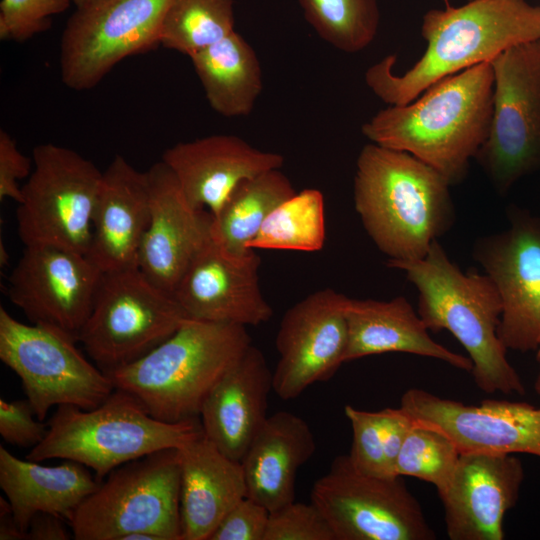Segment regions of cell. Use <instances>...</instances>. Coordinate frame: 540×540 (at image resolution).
Instances as JSON below:
<instances>
[{"label": "cell", "instance_id": "cell-11", "mask_svg": "<svg viewBox=\"0 0 540 540\" xmlns=\"http://www.w3.org/2000/svg\"><path fill=\"white\" fill-rule=\"evenodd\" d=\"M490 64L492 119L475 160L503 195L540 170V39L508 48Z\"/></svg>", "mask_w": 540, "mask_h": 540}, {"label": "cell", "instance_id": "cell-43", "mask_svg": "<svg viewBox=\"0 0 540 540\" xmlns=\"http://www.w3.org/2000/svg\"><path fill=\"white\" fill-rule=\"evenodd\" d=\"M121 540H163L156 533L149 531H136L125 535Z\"/></svg>", "mask_w": 540, "mask_h": 540}, {"label": "cell", "instance_id": "cell-24", "mask_svg": "<svg viewBox=\"0 0 540 540\" xmlns=\"http://www.w3.org/2000/svg\"><path fill=\"white\" fill-rule=\"evenodd\" d=\"M182 540H209L225 515L247 497L241 462L202 433L178 449Z\"/></svg>", "mask_w": 540, "mask_h": 540}, {"label": "cell", "instance_id": "cell-14", "mask_svg": "<svg viewBox=\"0 0 540 540\" xmlns=\"http://www.w3.org/2000/svg\"><path fill=\"white\" fill-rule=\"evenodd\" d=\"M506 230L477 239L473 257L493 281L502 303L498 336L520 352L540 341V217L510 206Z\"/></svg>", "mask_w": 540, "mask_h": 540}, {"label": "cell", "instance_id": "cell-26", "mask_svg": "<svg viewBox=\"0 0 540 540\" xmlns=\"http://www.w3.org/2000/svg\"><path fill=\"white\" fill-rule=\"evenodd\" d=\"M315 450L303 418L287 411L268 416L241 460L247 497L270 512L293 502L297 471Z\"/></svg>", "mask_w": 540, "mask_h": 540}, {"label": "cell", "instance_id": "cell-10", "mask_svg": "<svg viewBox=\"0 0 540 540\" xmlns=\"http://www.w3.org/2000/svg\"><path fill=\"white\" fill-rule=\"evenodd\" d=\"M67 333L25 324L0 307V359L21 380L36 417L50 408L74 405L89 410L114 391L110 377L87 360Z\"/></svg>", "mask_w": 540, "mask_h": 540}, {"label": "cell", "instance_id": "cell-44", "mask_svg": "<svg viewBox=\"0 0 540 540\" xmlns=\"http://www.w3.org/2000/svg\"><path fill=\"white\" fill-rule=\"evenodd\" d=\"M8 263V253L3 245V242L1 240L0 242V264L1 266H5Z\"/></svg>", "mask_w": 540, "mask_h": 540}, {"label": "cell", "instance_id": "cell-35", "mask_svg": "<svg viewBox=\"0 0 540 540\" xmlns=\"http://www.w3.org/2000/svg\"><path fill=\"white\" fill-rule=\"evenodd\" d=\"M71 0H1L0 39L24 42L50 29L51 17L65 12Z\"/></svg>", "mask_w": 540, "mask_h": 540}, {"label": "cell", "instance_id": "cell-21", "mask_svg": "<svg viewBox=\"0 0 540 540\" xmlns=\"http://www.w3.org/2000/svg\"><path fill=\"white\" fill-rule=\"evenodd\" d=\"M161 161L191 205L215 215L241 181L280 169L284 157L257 149L235 135L214 134L169 147Z\"/></svg>", "mask_w": 540, "mask_h": 540}, {"label": "cell", "instance_id": "cell-30", "mask_svg": "<svg viewBox=\"0 0 540 540\" xmlns=\"http://www.w3.org/2000/svg\"><path fill=\"white\" fill-rule=\"evenodd\" d=\"M326 240L323 193L307 188L280 203L248 243L249 249L316 252Z\"/></svg>", "mask_w": 540, "mask_h": 540}, {"label": "cell", "instance_id": "cell-39", "mask_svg": "<svg viewBox=\"0 0 540 540\" xmlns=\"http://www.w3.org/2000/svg\"><path fill=\"white\" fill-rule=\"evenodd\" d=\"M33 159L24 155L17 147L10 134L0 130V200H22V189L18 180L29 177L32 172Z\"/></svg>", "mask_w": 540, "mask_h": 540}, {"label": "cell", "instance_id": "cell-40", "mask_svg": "<svg viewBox=\"0 0 540 540\" xmlns=\"http://www.w3.org/2000/svg\"><path fill=\"white\" fill-rule=\"evenodd\" d=\"M382 413L383 447L390 476L397 477L395 468L404 440L413 419L401 408H385Z\"/></svg>", "mask_w": 540, "mask_h": 540}, {"label": "cell", "instance_id": "cell-18", "mask_svg": "<svg viewBox=\"0 0 540 540\" xmlns=\"http://www.w3.org/2000/svg\"><path fill=\"white\" fill-rule=\"evenodd\" d=\"M521 460L508 453L460 454L447 487L438 492L451 540H503L505 514L519 498Z\"/></svg>", "mask_w": 540, "mask_h": 540}, {"label": "cell", "instance_id": "cell-36", "mask_svg": "<svg viewBox=\"0 0 540 540\" xmlns=\"http://www.w3.org/2000/svg\"><path fill=\"white\" fill-rule=\"evenodd\" d=\"M264 540H336L327 519L312 503L291 502L270 512Z\"/></svg>", "mask_w": 540, "mask_h": 540}, {"label": "cell", "instance_id": "cell-6", "mask_svg": "<svg viewBox=\"0 0 540 540\" xmlns=\"http://www.w3.org/2000/svg\"><path fill=\"white\" fill-rule=\"evenodd\" d=\"M201 433L197 419L161 421L133 395L115 388L93 409L57 406L45 438L31 448L26 459L72 460L93 470L102 480L127 462L163 449H180Z\"/></svg>", "mask_w": 540, "mask_h": 540}, {"label": "cell", "instance_id": "cell-25", "mask_svg": "<svg viewBox=\"0 0 540 540\" xmlns=\"http://www.w3.org/2000/svg\"><path fill=\"white\" fill-rule=\"evenodd\" d=\"M345 314L348 326L345 362L370 355L402 352L472 370L469 357L450 351L430 337L419 314L402 296L389 301L348 297Z\"/></svg>", "mask_w": 540, "mask_h": 540}, {"label": "cell", "instance_id": "cell-7", "mask_svg": "<svg viewBox=\"0 0 540 540\" xmlns=\"http://www.w3.org/2000/svg\"><path fill=\"white\" fill-rule=\"evenodd\" d=\"M87 496L69 523L76 540H121L136 531L182 540L180 462L163 449L112 470Z\"/></svg>", "mask_w": 540, "mask_h": 540}, {"label": "cell", "instance_id": "cell-2", "mask_svg": "<svg viewBox=\"0 0 540 540\" xmlns=\"http://www.w3.org/2000/svg\"><path fill=\"white\" fill-rule=\"evenodd\" d=\"M492 111L493 71L485 62L435 82L409 103L388 105L361 131L433 167L452 186L465 179L487 139Z\"/></svg>", "mask_w": 540, "mask_h": 540}, {"label": "cell", "instance_id": "cell-4", "mask_svg": "<svg viewBox=\"0 0 540 540\" xmlns=\"http://www.w3.org/2000/svg\"><path fill=\"white\" fill-rule=\"evenodd\" d=\"M405 272L419 292L418 314L428 330L449 331L472 361L475 383L485 393L525 394L498 336L502 303L487 274L462 272L438 240L418 260L387 261Z\"/></svg>", "mask_w": 540, "mask_h": 540}, {"label": "cell", "instance_id": "cell-23", "mask_svg": "<svg viewBox=\"0 0 540 540\" xmlns=\"http://www.w3.org/2000/svg\"><path fill=\"white\" fill-rule=\"evenodd\" d=\"M271 390L273 372L251 344L204 400L199 413L203 434L224 455L241 462L268 418Z\"/></svg>", "mask_w": 540, "mask_h": 540}, {"label": "cell", "instance_id": "cell-22", "mask_svg": "<svg viewBox=\"0 0 540 540\" xmlns=\"http://www.w3.org/2000/svg\"><path fill=\"white\" fill-rule=\"evenodd\" d=\"M149 219L147 172L115 155L102 173L87 256L103 273L137 266Z\"/></svg>", "mask_w": 540, "mask_h": 540}, {"label": "cell", "instance_id": "cell-46", "mask_svg": "<svg viewBox=\"0 0 540 540\" xmlns=\"http://www.w3.org/2000/svg\"><path fill=\"white\" fill-rule=\"evenodd\" d=\"M71 1H72V3L75 4L76 7H79V6L87 4V3L91 2V1H94V0H71Z\"/></svg>", "mask_w": 540, "mask_h": 540}, {"label": "cell", "instance_id": "cell-31", "mask_svg": "<svg viewBox=\"0 0 540 540\" xmlns=\"http://www.w3.org/2000/svg\"><path fill=\"white\" fill-rule=\"evenodd\" d=\"M235 31L233 0H173L160 45L189 58Z\"/></svg>", "mask_w": 540, "mask_h": 540}, {"label": "cell", "instance_id": "cell-8", "mask_svg": "<svg viewBox=\"0 0 540 540\" xmlns=\"http://www.w3.org/2000/svg\"><path fill=\"white\" fill-rule=\"evenodd\" d=\"M189 317L138 268L103 273L78 342L105 374L140 359Z\"/></svg>", "mask_w": 540, "mask_h": 540}, {"label": "cell", "instance_id": "cell-32", "mask_svg": "<svg viewBox=\"0 0 540 540\" xmlns=\"http://www.w3.org/2000/svg\"><path fill=\"white\" fill-rule=\"evenodd\" d=\"M304 17L318 36L345 53H358L376 38L380 24L378 0H298Z\"/></svg>", "mask_w": 540, "mask_h": 540}, {"label": "cell", "instance_id": "cell-37", "mask_svg": "<svg viewBox=\"0 0 540 540\" xmlns=\"http://www.w3.org/2000/svg\"><path fill=\"white\" fill-rule=\"evenodd\" d=\"M48 432V423L39 420L27 399L0 398V435L9 444L35 447Z\"/></svg>", "mask_w": 540, "mask_h": 540}, {"label": "cell", "instance_id": "cell-15", "mask_svg": "<svg viewBox=\"0 0 540 540\" xmlns=\"http://www.w3.org/2000/svg\"><path fill=\"white\" fill-rule=\"evenodd\" d=\"M103 272L85 254L50 245L26 246L8 278L7 296L32 324L78 342Z\"/></svg>", "mask_w": 540, "mask_h": 540}, {"label": "cell", "instance_id": "cell-19", "mask_svg": "<svg viewBox=\"0 0 540 540\" xmlns=\"http://www.w3.org/2000/svg\"><path fill=\"white\" fill-rule=\"evenodd\" d=\"M260 263L255 250L233 255L210 239L183 274L173 296L192 319L245 327L268 322L273 309L260 289Z\"/></svg>", "mask_w": 540, "mask_h": 540}, {"label": "cell", "instance_id": "cell-13", "mask_svg": "<svg viewBox=\"0 0 540 540\" xmlns=\"http://www.w3.org/2000/svg\"><path fill=\"white\" fill-rule=\"evenodd\" d=\"M336 540H433L418 500L398 477L363 474L338 455L310 492Z\"/></svg>", "mask_w": 540, "mask_h": 540}, {"label": "cell", "instance_id": "cell-45", "mask_svg": "<svg viewBox=\"0 0 540 540\" xmlns=\"http://www.w3.org/2000/svg\"><path fill=\"white\" fill-rule=\"evenodd\" d=\"M536 350H537V361L539 363V373H538V377H537L536 382H535V390L540 395V341H539V344H538Z\"/></svg>", "mask_w": 540, "mask_h": 540}, {"label": "cell", "instance_id": "cell-38", "mask_svg": "<svg viewBox=\"0 0 540 540\" xmlns=\"http://www.w3.org/2000/svg\"><path fill=\"white\" fill-rule=\"evenodd\" d=\"M270 511L245 497L221 520L209 540H264Z\"/></svg>", "mask_w": 540, "mask_h": 540}, {"label": "cell", "instance_id": "cell-12", "mask_svg": "<svg viewBox=\"0 0 540 540\" xmlns=\"http://www.w3.org/2000/svg\"><path fill=\"white\" fill-rule=\"evenodd\" d=\"M172 1L94 0L76 7L60 40L62 82L89 90L123 59L157 48Z\"/></svg>", "mask_w": 540, "mask_h": 540}, {"label": "cell", "instance_id": "cell-34", "mask_svg": "<svg viewBox=\"0 0 540 540\" xmlns=\"http://www.w3.org/2000/svg\"><path fill=\"white\" fill-rule=\"evenodd\" d=\"M344 412L352 428V444L347 454L351 465L366 475L392 477L384 455L381 410L365 411L346 405Z\"/></svg>", "mask_w": 540, "mask_h": 540}, {"label": "cell", "instance_id": "cell-16", "mask_svg": "<svg viewBox=\"0 0 540 540\" xmlns=\"http://www.w3.org/2000/svg\"><path fill=\"white\" fill-rule=\"evenodd\" d=\"M348 297L331 288L309 294L289 308L276 335L279 360L273 391L282 400L297 398L309 386L330 379L345 362Z\"/></svg>", "mask_w": 540, "mask_h": 540}, {"label": "cell", "instance_id": "cell-27", "mask_svg": "<svg viewBox=\"0 0 540 540\" xmlns=\"http://www.w3.org/2000/svg\"><path fill=\"white\" fill-rule=\"evenodd\" d=\"M88 467L72 460L55 466L22 460L0 446V487L13 517L27 534L37 513L59 515L70 523L74 512L98 486Z\"/></svg>", "mask_w": 540, "mask_h": 540}, {"label": "cell", "instance_id": "cell-29", "mask_svg": "<svg viewBox=\"0 0 540 540\" xmlns=\"http://www.w3.org/2000/svg\"><path fill=\"white\" fill-rule=\"evenodd\" d=\"M297 191L280 169L241 181L217 214L212 215L210 235L222 250L233 255L249 252L248 243L268 215Z\"/></svg>", "mask_w": 540, "mask_h": 540}, {"label": "cell", "instance_id": "cell-33", "mask_svg": "<svg viewBox=\"0 0 540 540\" xmlns=\"http://www.w3.org/2000/svg\"><path fill=\"white\" fill-rule=\"evenodd\" d=\"M460 451L440 430L415 422L397 458V476H411L433 484L438 492L449 484Z\"/></svg>", "mask_w": 540, "mask_h": 540}, {"label": "cell", "instance_id": "cell-28", "mask_svg": "<svg viewBox=\"0 0 540 540\" xmlns=\"http://www.w3.org/2000/svg\"><path fill=\"white\" fill-rule=\"evenodd\" d=\"M210 107L227 117L248 116L263 90L262 68L236 30L190 57Z\"/></svg>", "mask_w": 540, "mask_h": 540}, {"label": "cell", "instance_id": "cell-20", "mask_svg": "<svg viewBox=\"0 0 540 540\" xmlns=\"http://www.w3.org/2000/svg\"><path fill=\"white\" fill-rule=\"evenodd\" d=\"M146 172L150 219L137 266L155 285L173 295L191 262L211 239L212 215L191 205L164 162L153 164Z\"/></svg>", "mask_w": 540, "mask_h": 540}, {"label": "cell", "instance_id": "cell-5", "mask_svg": "<svg viewBox=\"0 0 540 540\" xmlns=\"http://www.w3.org/2000/svg\"><path fill=\"white\" fill-rule=\"evenodd\" d=\"M251 344L245 326L188 318L152 351L107 375L153 417L170 423L194 420Z\"/></svg>", "mask_w": 540, "mask_h": 540}, {"label": "cell", "instance_id": "cell-9", "mask_svg": "<svg viewBox=\"0 0 540 540\" xmlns=\"http://www.w3.org/2000/svg\"><path fill=\"white\" fill-rule=\"evenodd\" d=\"M32 159L16 211L20 240L25 247L50 245L87 255L103 172L78 152L53 143L35 146Z\"/></svg>", "mask_w": 540, "mask_h": 540}, {"label": "cell", "instance_id": "cell-41", "mask_svg": "<svg viewBox=\"0 0 540 540\" xmlns=\"http://www.w3.org/2000/svg\"><path fill=\"white\" fill-rule=\"evenodd\" d=\"M66 519L52 513H37L31 519L28 540H68L73 536L66 526Z\"/></svg>", "mask_w": 540, "mask_h": 540}, {"label": "cell", "instance_id": "cell-42", "mask_svg": "<svg viewBox=\"0 0 540 540\" xmlns=\"http://www.w3.org/2000/svg\"><path fill=\"white\" fill-rule=\"evenodd\" d=\"M27 540V534L16 523L10 503L0 498V540Z\"/></svg>", "mask_w": 540, "mask_h": 540}, {"label": "cell", "instance_id": "cell-17", "mask_svg": "<svg viewBox=\"0 0 540 540\" xmlns=\"http://www.w3.org/2000/svg\"><path fill=\"white\" fill-rule=\"evenodd\" d=\"M400 407L415 421L446 434L460 453H526L540 457V407L485 399L480 405L409 389Z\"/></svg>", "mask_w": 540, "mask_h": 540}, {"label": "cell", "instance_id": "cell-3", "mask_svg": "<svg viewBox=\"0 0 540 540\" xmlns=\"http://www.w3.org/2000/svg\"><path fill=\"white\" fill-rule=\"evenodd\" d=\"M450 186L413 155L370 142L357 157L354 206L388 261L418 260L455 221Z\"/></svg>", "mask_w": 540, "mask_h": 540}, {"label": "cell", "instance_id": "cell-1", "mask_svg": "<svg viewBox=\"0 0 540 540\" xmlns=\"http://www.w3.org/2000/svg\"><path fill=\"white\" fill-rule=\"evenodd\" d=\"M430 9L422 18L423 55L403 74L393 71L395 55L371 65L364 80L387 105L411 102L435 82L481 63L506 49L540 39V6L526 0H468Z\"/></svg>", "mask_w": 540, "mask_h": 540}]
</instances>
